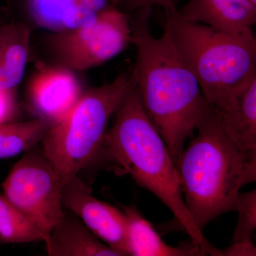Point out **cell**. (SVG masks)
Returning <instances> with one entry per match:
<instances>
[{"instance_id":"9","label":"cell","mask_w":256,"mask_h":256,"mask_svg":"<svg viewBox=\"0 0 256 256\" xmlns=\"http://www.w3.org/2000/svg\"><path fill=\"white\" fill-rule=\"evenodd\" d=\"M32 107L50 124L66 114L82 95L79 82L70 69L47 67L40 70L30 85Z\"/></svg>"},{"instance_id":"17","label":"cell","mask_w":256,"mask_h":256,"mask_svg":"<svg viewBox=\"0 0 256 256\" xmlns=\"http://www.w3.org/2000/svg\"><path fill=\"white\" fill-rule=\"evenodd\" d=\"M78 0H30V10L37 24L56 32L64 31V23Z\"/></svg>"},{"instance_id":"4","label":"cell","mask_w":256,"mask_h":256,"mask_svg":"<svg viewBox=\"0 0 256 256\" xmlns=\"http://www.w3.org/2000/svg\"><path fill=\"white\" fill-rule=\"evenodd\" d=\"M164 10V28L208 105L220 108L256 78L252 30L230 33L185 20L174 4Z\"/></svg>"},{"instance_id":"3","label":"cell","mask_w":256,"mask_h":256,"mask_svg":"<svg viewBox=\"0 0 256 256\" xmlns=\"http://www.w3.org/2000/svg\"><path fill=\"white\" fill-rule=\"evenodd\" d=\"M196 130L176 165L185 205L203 232L212 220L236 210L240 188L256 181V162L229 139L214 106L210 105Z\"/></svg>"},{"instance_id":"15","label":"cell","mask_w":256,"mask_h":256,"mask_svg":"<svg viewBox=\"0 0 256 256\" xmlns=\"http://www.w3.org/2000/svg\"><path fill=\"white\" fill-rule=\"evenodd\" d=\"M52 124L43 119L0 124V159L30 150L42 141Z\"/></svg>"},{"instance_id":"19","label":"cell","mask_w":256,"mask_h":256,"mask_svg":"<svg viewBox=\"0 0 256 256\" xmlns=\"http://www.w3.org/2000/svg\"><path fill=\"white\" fill-rule=\"evenodd\" d=\"M16 110V96L13 90H0V124L12 119Z\"/></svg>"},{"instance_id":"14","label":"cell","mask_w":256,"mask_h":256,"mask_svg":"<svg viewBox=\"0 0 256 256\" xmlns=\"http://www.w3.org/2000/svg\"><path fill=\"white\" fill-rule=\"evenodd\" d=\"M30 33L22 23L0 25V90L21 82L28 63Z\"/></svg>"},{"instance_id":"5","label":"cell","mask_w":256,"mask_h":256,"mask_svg":"<svg viewBox=\"0 0 256 256\" xmlns=\"http://www.w3.org/2000/svg\"><path fill=\"white\" fill-rule=\"evenodd\" d=\"M132 85V76L124 74L109 84L90 89L50 126L42 140V150L65 182L102 152L111 116Z\"/></svg>"},{"instance_id":"16","label":"cell","mask_w":256,"mask_h":256,"mask_svg":"<svg viewBox=\"0 0 256 256\" xmlns=\"http://www.w3.org/2000/svg\"><path fill=\"white\" fill-rule=\"evenodd\" d=\"M46 238L6 198L0 195V242L25 244L43 242Z\"/></svg>"},{"instance_id":"22","label":"cell","mask_w":256,"mask_h":256,"mask_svg":"<svg viewBox=\"0 0 256 256\" xmlns=\"http://www.w3.org/2000/svg\"><path fill=\"white\" fill-rule=\"evenodd\" d=\"M146 4L148 5L150 4H159L160 6H162L163 8H165L166 6H170V4H174L173 0H144Z\"/></svg>"},{"instance_id":"20","label":"cell","mask_w":256,"mask_h":256,"mask_svg":"<svg viewBox=\"0 0 256 256\" xmlns=\"http://www.w3.org/2000/svg\"><path fill=\"white\" fill-rule=\"evenodd\" d=\"M255 256L256 248L254 242H232V245L222 252V256Z\"/></svg>"},{"instance_id":"23","label":"cell","mask_w":256,"mask_h":256,"mask_svg":"<svg viewBox=\"0 0 256 256\" xmlns=\"http://www.w3.org/2000/svg\"><path fill=\"white\" fill-rule=\"evenodd\" d=\"M254 4L256 5V0H250Z\"/></svg>"},{"instance_id":"11","label":"cell","mask_w":256,"mask_h":256,"mask_svg":"<svg viewBox=\"0 0 256 256\" xmlns=\"http://www.w3.org/2000/svg\"><path fill=\"white\" fill-rule=\"evenodd\" d=\"M216 109L229 139L248 160L256 162V78Z\"/></svg>"},{"instance_id":"7","label":"cell","mask_w":256,"mask_h":256,"mask_svg":"<svg viewBox=\"0 0 256 256\" xmlns=\"http://www.w3.org/2000/svg\"><path fill=\"white\" fill-rule=\"evenodd\" d=\"M132 43L127 15L108 8L87 28L57 32L50 38V50L60 66L86 70L101 65L124 52Z\"/></svg>"},{"instance_id":"8","label":"cell","mask_w":256,"mask_h":256,"mask_svg":"<svg viewBox=\"0 0 256 256\" xmlns=\"http://www.w3.org/2000/svg\"><path fill=\"white\" fill-rule=\"evenodd\" d=\"M62 204L120 256H129L127 220L124 212L96 198L92 188L78 175H74L64 184Z\"/></svg>"},{"instance_id":"1","label":"cell","mask_w":256,"mask_h":256,"mask_svg":"<svg viewBox=\"0 0 256 256\" xmlns=\"http://www.w3.org/2000/svg\"><path fill=\"white\" fill-rule=\"evenodd\" d=\"M150 13L148 5L131 26L137 53L132 78L144 112L176 164L210 105L168 30L159 38L152 34Z\"/></svg>"},{"instance_id":"10","label":"cell","mask_w":256,"mask_h":256,"mask_svg":"<svg viewBox=\"0 0 256 256\" xmlns=\"http://www.w3.org/2000/svg\"><path fill=\"white\" fill-rule=\"evenodd\" d=\"M178 11L185 20L230 33L252 31L256 22L250 0H190Z\"/></svg>"},{"instance_id":"2","label":"cell","mask_w":256,"mask_h":256,"mask_svg":"<svg viewBox=\"0 0 256 256\" xmlns=\"http://www.w3.org/2000/svg\"><path fill=\"white\" fill-rule=\"evenodd\" d=\"M116 114L102 148L114 171L130 175L159 198L172 212L191 242L206 255L222 256V250L208 242L192 220L184 201L176 165L144 112L134 82Z\"/></svg>"},{"instance_id":"12","label":"cell","mask_w":256,"mask_h":256,"mask_svg":"<svg viewBox=\"0 0 256 256\" xmlns=\"http://www.w3.org/2000/svg\"><path fill=\"white\" fill-rule=\"evenodd\" d=\"M46 244L50 256H120L86 226L73 212H65Z\"/></svg>"},{"instance_id":"13","label":"cell","mask_w":256,"mask_h":256,"mask_svg":"<svg viewBox=\"0 0 256 256\" xmlns=\"http://www.w3.org/2000/svg\"><path fill=\"white\" fill-rule=\"evenodd\" d=\"M127 220L128 248L132 256H206L191 242L190 246L172 247L162 240L153 226L134 206H122Z\"/></svg>"},{"instance_id":"6","label":"cell","mask_w":256,"mask_h":256,"mask_svg":"<svg viewBox=\"0 0 256 256\" xmlns=\"http://www.w3.org/2000/svg\"><path fill=\"white\" fill-rule=\"evenodd\" d=\"M64 184L43 150L33 148L13 166L3 183V195L45 236L46 242L65 214Z\"/></svg>"},{"instance_id":"18","label":"cell","mask_w":256,"mask_h":256,"mask_svg":"<svg viewBox=\"0 0 256 256\" xmlns=\"http://www.w3.org/2000/svg\"><path fill=\"white\" fill-rule=\"evenodd\" d=\"M238 218L232 242H252L256 228V191L239 192L236 208Z\"/></svg>"},{"instance_id":"21","label":"cell","mask_w":256,"mask_h":256,"mask_svg":"<svg viewBox=\"0 0 256 256\" xmlns=\"http://www.w3.org/2000/svg\"><path fill=\"white\" fill-rule=\"evenodd\" d=\"M78 2L97 13L102 12L108 9L107 8L108 0H78Z\"/></svg>"}]
</instances>
